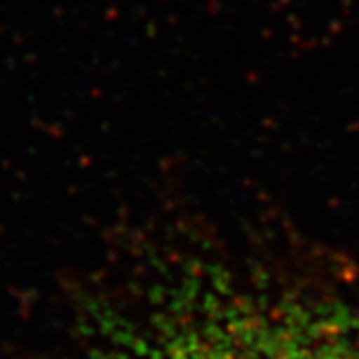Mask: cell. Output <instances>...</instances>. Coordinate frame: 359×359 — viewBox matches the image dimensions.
I'll return each instance as SVG.
<instances>
[{"label": "cell", "mask_w": 359, "mask_h": 359, "mask_svg": "<svg viewBox=\"0 0 359 359\" xmlns=\"http://www.w3.org/2000/svg\"><path fill=\"white\" fill-rule=\"evenodd\" d=\"M210 316V313H208ZM212 320V318H210ZM212 330L216 332L222 346L231 355L226 341L218 334L214 321H210ZM238 346L244 349V355L238 359H359V344L353 339H347L344 335L334 332H323L316 335L304 327L302 332L297 327H271V330H257L254 344L250 337L240 341ZM178 359H219L216 351L205 341L202 330L192 318L184 341L180 344ZM231 359H236L231 355Z\"/></svg>", "instance_id": "obj_1"}]
</instances>
